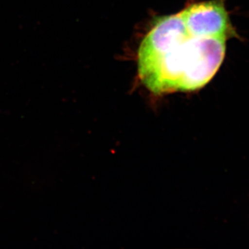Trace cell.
<instances>
[{
    "instance_id": "6da1fadb",
    "label": "cell",
    "mask_w": 249,
    "mask_h": 249,
    "mask_svg": "<svg viewBox=\"0 0 249 249\" xmlns=\"http://www.w3.org/2000/svg\"><path fill=\"white\" fill-rule=\"evenodd\" d=\"M227 40L190 36L179 13L157 18L139 47V78L155 94L201 89L220 68Z\"/></svg>"
},
{
    "instance_id": "7a4b0ae2",
    "label": "cell",
    "mask_w": 249,
    "mask_h": 249,
    "mask_svg": "<svg viewBox=\"0 0 249 249\" xmlns=\"http://www.w3.org/2000/svg\"><path fill=\"white\" fill-rule=\"evenodd\" d=\"M187 32L196 37H237L224 0H209L187 6L180 12Z\"/></svg>"
}]
</instances>
